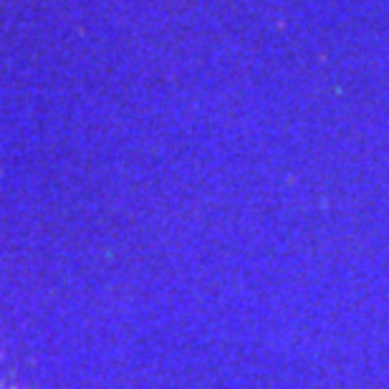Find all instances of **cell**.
<instances>
[{
  "label": "cell",
  "mask_w": 389,
  "mask_h": 389,
  "mask_svg": "<svg viewBox=\"0 0 389 389\" xmlns=\"http://www.w3.org/2000/svg\"><path fill=\"white\" fill-rule=\"evenodd\" d=\"M0 389H20V384H18L15 377H13V372H10L8 364L3 362V356H0Z\"/></svg>",
  "instance_id": "obj_1"
}]
</instances>
